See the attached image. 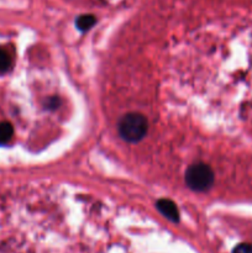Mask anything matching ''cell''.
<instances>
[{
    "label": "cell",
    "instance_id": "cell-1",
    "mask_svg": "<svg viewBox=\"0 0 252 253\" xmlns=\"http://www.w3.org/2000/svg\"><path fill=\"white\" fill-rule=\"evenodd\" d=\"M147 132V120L142 114H126L119 123V133L127 142L142 140Z\"/></svg>",
    "mask_w": 252,
    "mask_h": 253
},
{
    "label": "cell",
    "instance_id": "cell-2",
    "mask_svg": "<svg viewBox=\"0 0 252 253\" xmlns=\"http://www.w3.org/2000/svg\"><path fill=\"white\" fill-rule=\"evenodd\" d=\"M185 182L190 189L204 192L209 189L214 183V172L209 166L197 163L188 168L185 173Z\"/></svg>",
    "mask_w": 252,
    "mask_h": 253
},
{
    "label": "cell",
    "instance_id": "cell-3",
    "mask_svg": "<svg viewBox=\"0 0 252 253\" xmlns=\"http://www.w3.org/2000/svg\"><path fill=\"white\" fill-rule=\"evenodd\" d=\"M157 208L166 217L170 220V221L177 222L179 220V214H178L177 207L173 204L169 200H160L157 203Z\"/></svg>",
    "mask_w": 252,
    "mask_h": 253
},
{
    "label": "cell",
    "instance_id": "cell-4",
    "mask_svg": "<svg viewBox=\"0 0 252 253\" xmlns=\"http://www.w3.org/2000/svg\"><path fill=\"white\" fill-rule=\"evenodd\" d=\"M12 135H14V127L11 124L7 121L0 123V146L6 145L11 140Z\"/></svg>",
    "mask_w": 252,
    "mask_h": 253
},
{
    "label": "cell",
    "instance_id": "cell-5",
    "mask_svg": "<svg viewBox=\"0 0 252 253\" xmlns=\"http://www.w3.org/2000/svg\"><path fill=\"white\" fill-rule=\"evenodd\" d=\"M94 24H95V17H94L93 15H82V16L78 17V20H77L78 29L82 30V31H85V30L90 29Z\"/></svg>",
    "mask_w": 252,
    "mask_h": 253
},
{
    "label": "cell",
    "instance_id": "cell-6",
    "mask_svg": "<svg viewBox=\"0 0 252 253\" xmlns=\"http://www.w3.org/2000/svg\"><path fill=\"white\" fill-rule=\"evenodd\" d=\"M11 67V57L5 49L0 48V73H5Z\"/></svg>",
    "mask_w": 252,
    "mask_h": 253
},
{
    "label": "cell",
    "instance_id": "cell-7",
    "mask_svg": "<svg viewBox=\"0 0 252 253\" xmlns=\"http://www.w3.org/2000/svg\"><path fill=\"white\" fill-rule=\"evenodd\" d=\"M232 253H252L251 244H240L234 249Z\"/></svg>",
    "mask_w": 252,
    "mask_h": 253
}]
</instances>
